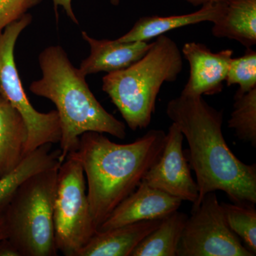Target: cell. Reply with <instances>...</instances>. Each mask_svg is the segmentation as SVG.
<instances>
[{
	"label": "cell",
	"instance_id": "6da1fadb",
	"mask_svg": "<svg viewBox=\"0 0 256 256\" xmlns=\"http://www.w3.org/2000/svg\"><path fill=\"white\" fill-rule=\"evenodd\" d=\"M168 118L178 126L188 142L186 156L196 176L198 196L216 191L226 194L232 203L256 204V164L242 162L232 152L222 132L223 111L202 96L181 94L168 104Z\"/></svg>",
	"mask_w": 256,
	"mask_h": 256
},
{
	"label": "cell",
	"instance_id": "7a4b0ae2",
	"mask_svg": "<svg viewBox=\"0 0 256 256\" xmlns=\"http://www.w3.org/2000/svg\"><path fill=\"white\" fill-rule=\"evenodd\" d=\"M166 133L150 130L128 144L112 142L104 133L87 132L74 151L87 183V196L96 228L142 182L164 149Z\"/></svg>",
	"mask_w": 256,
	"mask_h": 256
},
{
	"label": "cell",
	"instance_id": "3957f363",
	"mask_svg": "<svg viewBox=\"0 0 256 256\" xmlns=\"http://www.w3.org/2000/svg\"><path fill=\"white\" fill-rule=\"evenodd\" d=\"M38 62L42 77L32 82L30 90L56 108L62 130L60 163L76 150L84 133H107L121 140L126 137V124L102 107L85 76L74 66L62 46L47 47L40 54Z\"/></svg>",
	"mask_w": 256,
	"mask_h": 256
},
{
	"label": "cell",
	"instance_id": "277c9868",
	"mask_svg": "<svg viewBox=\"0 0 256 256\" xmlns=\"http://www.w3.org/2000/svg\"><path fill=\"white\" fill-rule=\"evenodd\" d=\"M182 68V56L176 42L161 35L140 60L104 76L102 89L130 129H144L150 124L163 84L174 82Z\"/></svg>",
	"mask_w": 256,
	"mask_h": 256
},
{
	"label": "cell",
	"instance_id": "5b68a950",
	"mask_svg": "<svg viewBox=\"0 0 256 256\" xmlns=\"http://www.w3.org/2000/svg\"><path fill=\"white\" fill-rule=\"evenodd\" d=\"M60 166L26 178L5 208L8 238L22 256H55L58 254L54 206Z\"/></svg>",
	"mask_w": 256,
	"mask_h": 256
},
{
	"label": "cell",
	"instance_id": "8992f818",
	"mask_svg": "<svg viewBox=\"0 0 256 256\" xmlns=\"http://www.w3.org/2000/svg\"><path fill=\"white\" fill-rule=\"evenodd\" d=\"M54 223L57 250L66 256H77L97 232L84 169L74 152L58 168Z\"/></svg>",
	"mask_w": 256,
	"mask_h": 256
},
{
	"label": "cell",
	"instance_id": "52a82bcc",
	"mask_svg": "<svg viewBox=\"0 0 256 256\" xmlns=\"http://www.w3.org/2000/svg\"><path fill=\"white\" fill-rule=\"evenodd\" d=\"M32 20L31 15L26 14L10 24L0 34V95L20 112L26 124L28 138L25 156L44 144L60 142L62 136L58 112H38L32 106L24 90L15 63L16 41Z\"/></svg>",
	"mask_w": 256,
	"mask_h": 256
},
{
	"label": "cell",
	"instance_id": "ba28073f",
	"mask_svg": "<svg viewBox=\"0 0 256 256\" xmlns=\"http://www.w3.org/2000/svg\"><path fill=\"white\" fill-rule=\"evenodd\" d=\"M176 256H254L229 228L215 192L192 208L178 244Z\"/></svg>",
	"mask_w": 256,
	"mask_h": 256
},
{
	"label": "cell",
	"instance_id": "9c48e42d",
	"mask_svg": "<svg viewBox=\"0 0 256 256\" xmlns=\"http://www.w3.org/2000/svg\"><path fill=\"white\" fill-rule=\"evenodd\" d=\"M183 140L182 132L172 122L166 133L161 156L148 170L142 181L152 188L194 204L198 198V188L182 150Z\"/></svg>",
	"mask_w": 256,
	"mask_h": 256
},
{
	"label": "cell",
	"instance_id": "30bf717a",
	"mask_svg": "<svg viewBox=\"0 0 256 256\" xmlns=\"http://www.w3.org/2000/svg\"><path fill=\"white\" fill-rule=\"evenodd\" d=\"M182 54L190 65V77L182 94L196 96L220 94L233 58V50H224L214 53L204 44L192 42L184 45Z\"/></svg>",
	"mask_w": 256,
	"mask_h": 256
},
{
	"label": "cell",
	"instance_id": "8fae6325",
	"mask_svg": "<svg viewBox=\"0 0 256 256\" xmlns=\"http://www.w3.org/2000/svg\"><path fill=\"white\" fill-rule=\"evenodd\" d=\"M182 200L152 188L142 181L134 192L116 207L99 227L106 230L126 224L159 220L178 210Z\"/></svg>",
	"mask_w": 256,
	"mask_h": 256
},
{
	"label": "cell",
	"instance_id": "7c38bea8",
	"mask_svg": "<svg viewBox=\"0 0 256 256\" xmlns=\"http://www.w3.org/2000/svg\"><path fill=\"white\" fill-rule=\"evenodd\" d=\"M90 46V55L82 62L79 70L86 77L90 74H110L128 68L142 58L150 48L146 42H122L118 40H96L82 32Z\"/></svg>",
	"mask_w": 256,
	"mask_h": 256
},
{
	"label": "cell",
	"instance_id": "4fadbf2b",
	"mask_svg": "<svg viewBox=\"0 0 256 256\" xmlns=\"http://www.w3.org/2000/svg\"><path fill=\"white\" fill-rule=\"evenodd\" d=\"M162 220H142L108 230H97L77 256H130Z\"/></svg>",
	"mask_w": 256,
	"mask_h": 256
},
{
	"label": "cell",
	"instance_id": "5bb4252c",
	"mask_svg": "<svg viewBox=\"0 0 256 256\" xmlns=\"http://www.w3.org/2000/svg\"><path fill=\"white\" fill-rule=\"evenodd\" d=\"M224 8V2L210 3L190 14L144 16L140 18L129 32L117 40L122 42H148L176 28L204 22L214 23L222 16Z\"/></svg>",
	"mask_w": 256,
	"mask_h": 256
},
{
	"label": "cell",
	"instance_id": "9a60e30c",
	"mask_svg": "<svg viewBox=\"0 0 256 256\" xmlns=\"http://www.w3.org/2000/svg\"><path fill=\"white\" fill-rule=\"evenodd\" d=\"M28 138V128L21 114L0 95V178L22 162Z\"/></svg>",
	"mask_w": 256,
	"mask_h": 256
},
{
	"label": "cell",
	"instance_id": "2e32d148",
	"mask_svg": "<svg viewBox=\"0 0 256 256\" xmlns=\"http://www.w3.org/2000/svg\"><path fill=\"white\" fill-rule=\"evenodd\" d=\"M213 24L215 37L235 40L252 48L256 44V0H227L222 16Z\"/></svg>",
	"mask_w": 256,
	"mask_h": 256
},
{
	"label": "cell",
	"instance_id": "e0dca14e",
	"mask_svg": "<svg viewBox=\"0 0 256 256\" xmlns=\"http://www.w3.org/2000/svg\"><path fill=\"white\" fill-rule=\"evenodd\" d=\"M52 144H44L26 154L16 169L0 178V210L8 206L18 186L33 174L60 166V150H52Z\"/></svg>",
	"mask_w": 256,
	"mask_h": 256
},
{
	"label": "cell",
	"instance_id": "ac0fdd59",
	"mask_svg": "<svg viewBox=\"0 0 256 256\" xmlns=\"http://www.w3.org/2000/svg\"><path fill=\"white\" fill-rule=\"evenodd\" d=\"M188 215L175 210L134 248L130 256H176Z\"/></svg>",
	"mask_w": 256,
	"mask_h": 256
},
{
	"label": "cell",
	"instance_id": "d6986e66",
	"mask_svg": "<svg viewBox=\"0 0 256 256\" xmlns=\"http://www.w3.org/2000/svg\"><path fill=\"white\" fill-rule=\"evenodd\" d=\"M234 110L228 120L240 140L256 146V88L250 92L237 90L234 98Z\"/></svg>",
	"mask_w": 256,
	"mask_h": 256
},
{
	"label": "cell",
	"instance_id": "ffe728a7",
	"mask_svg": "<svg viewBox=\"0 0 256 256\" xmlns=\"http://www.w3.org/2000/svg\"><path fill=\"white\" fill-rule=\"evenodd\" d=\"M229 228L246 244L252 255L256 254V210L255 205L220 203Z\"/></svg>",
	"mask_w": 256,
	"mask_h": 256
},
{
	"label": "cell",
	"instance_id": "44dd1931",
	"mask_svg": "<svg viewBox=\"0 0 256 256\" xmlns=\"http://www.w3.org/2000/svg\"><path fill=\"white\" fill-rule=\"evenodd\" d=\"M228 86H239L238 90L248 92L256 88V52L247 48L245 54L238 58H232L225 80Z\"/></svg>",
	"mask_w": 256,
	"mask_h": 256
},
{
	"label": "cell",
	"instance_id": "7402d4cb",
	"mask_svg": "<svg viewBox=\"0 0 256 256\" xmlns=\"http://www.w3.org/2000/svg\"><path fill=\"white\" fill-rule=\"evenodd\" d=\"M42 0H0V34L10 24L28 14Z\"/></svg>",
	"mask_w": 256,
	"mask_h": 256
},
{
	"label": "cell",
	"instance_id": "603a6c76",
	"mask_svg": "<svg viewBox=\"0 0 256 256\" xmlns=\"http://www.w3.org/2000/svg\"><path fill=\"white\" fill-rule=\"evenodd\" d=\"M52 1H53L55 8H58V6L63 8L68 18L74 22L78 24V20L74 14L73 8H72V0H52ZM110 2L112 4L118 5L119 4L120 0H110Z\"/></svg>",
	"mask_w": 256,
	"mask_h": 256
},
{
	"label": "cell",
	"instance_id": "cb8c5ba5",
	"mask_svg": "<svg viewBox=\"0 0 256 256\" xmlns=\"http://www.w3.org/2000/svg\"><path fill=\"white\" fill-rule=\"evenodd\" d=\"M0 256H22L16 246L8 238L0 240Z\"/></svg>",
	"mask_w": 256,
	"mask_h": 256
},
{
	"label": "cell",
	"instance_id": "d4e9b609",
	"mask_svg": "<svg viewBox=\"0 0 256 256\" xmlns=\"http://www.w3.org/2000/svg\"><path fill=\"white\" fill-rule=\"evenodd\" d=\"M4 210H0V240L8 238V227Z\"/></svg>",
	"mask_w": 256,
	"mask_h": 256
},
{
	"label": "cell",
	"instance_id": "484cf974",
	"mask_svg": "<svg viewBox=\"0 0 256 256\" xmlns=\"http://www.w3.org/2000/svg\"><path fill=\"white\" fill-rule=\"evenodd\" d=\"M194 6H203L210 3L225 2L227 0H184Z\"/></svg>",
	"mask_w": 256,
	"mask_h": 256
}]
</instances>
